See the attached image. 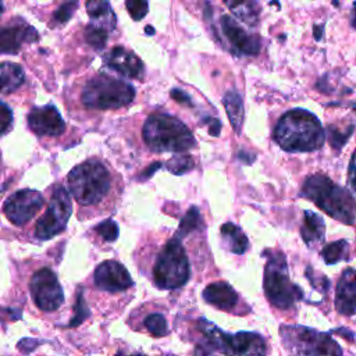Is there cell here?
<instances>
[{"instance_id": "cell-1", "label": "cell", "mask_w": 356, "mask_h": 356, "mask_svg": "<svg viewBox=\"0 0 356 356\" xmlns=\"http://www.w3.org/2000/svg\"><path fill=\"white\" fill-rule=\"evenodd\" d=\"M274 139L286 152H313L323 146L324 131L314 114L307 110L293 108L280 118Z\"/></svg>"}, {"instance_id": "cell-2", "label": "cell", "mask_w": 356, "mask_h": 356, "mask_svg": "<svg viewBox=\"0 0 356 356\" xmlns=\"http://www.w3.org/2000/svg\"><path fill=\"white\" fill-rule=\"evenodd\" d=\"M302 196L313 200L332 218L352 225L355 222V199L350 192L334 184L328 177L316 174L306 179Z\"/></svg>"}, {"instance_id": "cell-3", "label": "cell", "mask_w": 356, "mask_h": 356, "mask_svg": "<svg viewBox=\"0 0 356 356\" xmlns=\"http://www.w3.org/2000/svg\"><path fill=\"white\" fill-rule=\"evenodd\" d=\"M143 139L154 152H185L195 146L189 128L178 118L156 113L143 125Z\"/></svg>"}, {"instance_id": "cell-4", "label": "cell", "mask_w": 356, "mask_h": 356, "mask_svg": "<svg viewBox=\"0 0 356 356\" xmlns=\"http://www.w3.org/2000/svg\"><path fill=\"white\" fill-rule=\"evenodd\" d=\"M110 185V174L97 160H88L74 167L68 174V189L74 199L83 206L103 200Z\"/></svg>"}, {"instance_id": "cell-5", "label": "cell", "mask_w": 356, "mask_h": 356, "mask_svg": "<svg viewBox=\"0 0 356 356\" xmlns=\"http://www.w3.org/2000/svg\"><path fill=\"white\" fill-rule=\"evenodd\" d=\"M135 97V89L128 82L108 75L92 78L83 88L81 99L88 108L108 110L129 104Z\"/></svg>"}, {"instance_id": "cell-6", "label": "cell", "mask_w": 356, "mask_h": 356, "mask_svg": "<svg viewBox=\"0 0 356 356\" xmlns=\"http://www.w3.org/2000/svg\"><path fill=\"white\" fill-rule=\"evenodd\" d=\"M267 253L268 260L264 268L266 296L274 306L288 309L302 298V291L289 280L285 256L281 252L268 250Z\"/></svg>"}, {"instance_id": "cell-7", "label": "cell", "mask_w": 356, "mask_h": 356, "mask_svg": "<svg viewBox=\"0 0 356 356\" xmlns=\"http://www.w3.org/2000/svg\"><path fill=\"white\" fill-rule=\"evenodd\" d=\"M199 330L207 338L209 343L221 350L225 356H264L266 342L256 332L227 334L218 330L206 318L199 320Z\"/></svg>"}, {"instance_id": "cell-8", "label": "cell", "mask_w": 356, "mask_h": 356, "mask_svg": "<svg viewBox=\"0 0 356 356\" xmlns=\"http://www.w3.org/2000/svg\"><path fill=\"white\" fill-rule=\"evenodd\" d=\"M153 278L154 284L161 289H175L188 281L189 261L179 239L172 238L164 245L157 256Z\"/></svg>"}, {"instance_id": "cell-9", "label": "cell", "mask_w": 356, "mask_h": 356, "mask_svg": "<svg viewBox=\"0 0 356 356\" xmlns=\"http://www.w3.org/2000/svg\"><path fill=\"white\" fill-rule=\"evenodd\" d=\"M281 335L295 356H342L339 345L327 334L299 325H282Z\"/></svg>"}, {"instance_id": "cell-10", "label": "cell", "mask_w": 356, "mask_h": 356, "mask_svg": "<svg viewBox=\"0 0 356 356\" xmlns=\"http://www.w3.org/2000/svg\"><path fill=\"white\" fill-rule=\"evenodd\" d=\"M71 211H72V204H71V199L67 189H64L60 185L56 186L46 213L36 222V227H35L36 238L46 241L60 234L65 228L68 218L71 216Z\"/></svg>"}, {"instance_id": "cell-11", "label": "cell", "mask_w": 356, "mask_h": 356, "mask_svg": "<svg viewBox=\"0 0 356 356\" xmlns=\"http://www.w3.org/2000/svg\"><path fill=\"white\" fill-rule=\"evenodd\" d=\"M31 295L35 305L43 312L57 310L64 302V293L56 274L43 267L31 280Z\"/></svg>"}, {"instance_id": "cell-12", "label": "cell", "mask_w": 356, "mask_h": 356, "mask_svg": "<svg viewBox=\"0 0 356 356\" xmlns=\"http://www.w3.org/2000/svg\"><path fill=\"white\" fill-rule=\"evenodd\" d=\"M43 196L33 189H22L13 193L4 203L6 217L15 225H24L42 209Z\"/></svg>"}, {"instance_id": "cell-13", "label": "cell", "mask_w": 356, "mask_h": 356, "mask_svg": "<svg viewBox=\"0 0 356 356\" xmlns=\"http://www.w3.org/2000/svg\"><path fill=\"white\" fill-rule=\"evenodd\" d=\"M220 28L235 53L256 56L260 51V39L248 33L232 17L222 15L220 19Z\"/></svg>"}, {"instance_id": "cell-14", "label": "cell", "mask_w": 356, "mask_h": 356, "mask_svg": "<svg viewBox=\"0 0 356 356\" xmlns=\"http://www.w3.org/2000/svg\"><path fill=\"white\" fill-rule=\"evenodd\" d=\"M95 284L107 292H120L132 286V278L127 268L114 260L100 263L95 270Z\"/></svg>"}, {"instance_id": "cell-15", "label": "cell", "mask_w": 356, "mask_h": 356, "mask_svg": "<svg viewBox=\"0 0 356 356\" xmlns=\"http://www.w3.org/2000/svg\"><path fill=\"white\" fill-rule=\"evenodd\" d=\"M28 125L36 135L56 136L65 131V122L53 104L33 107L28 114Z\"/></svg>"}, {"instance_id": "cell-16", "label": "cell", "mask_w": 356, "mask_h": 356, "mask_svg": "<svg viewBox=\"0 0 356 356\" xmlns=\"http://www.w3.org/2000/svg\"><path fill=\"white\" fill-rule=\"evenodd\" d=\"M38 39L36 29L24 21L0 26V53L15 54L24 43L36 42Z\"/></svg>"}, {"instance_id": "cell-17", "label": "cell", "mask_w": 356, "mask_h": 356, "mask_svg": "<svg viewBox=\"0 0 356 356\" xmlns=\"http://www.w3.org/2000/svg\"><path fill=\"white\" fill-rule=\"evenodd\" d=\"M104 63L127 78H139L143 74L142 60L132 51L121 46H115L104 56Z\"/></svg>"}, {"instance_id": "cell-18", "label": "cell", "mask_w": 356, "mask_h": 356, "mask_svg": "<svg viewBox=\"0 0 356 356\" xmlns=\"http://www.w3.org/2000/svg\"><path fill=\"white\" fill-rule=\"evenodd\" d=\"M355 300H356V275L353 268H348L343 271L337 285V295H335L337 310L342 314L353 316Z\"/></svg>"}, {"instance_id": "cell-19", "label": "cell", "mask_w": 356, "mask_h": 356, "mask_svg": "<svg viewBox=\"0 0 356 356\" xmlns=\"http://www.w3.org/2000/svg\"><path fill=\"white\" fill-rule=\"evenodd\" d=\"M203 298L207 303L222 309L232 310L238 302L236 292L227 282H213L203 291Z\"/></svg>"}, {"instance_id": "cell-20", "label": "cell", "mask_w": 356, "mask_h": 356, "mask_svg": "<svg viewBox=\"0 0 356 356\" xmlns=\"http://www.w3.org/2000/svg\"><path fill=\"white\" fill-rule=\"evenodd\" d=\"M324 232L325 225L323 218L313 211H305L303 225L300 227V235L303 241L309 246H316L324 241Z\"/></svg>"}, {"instance_id": "cell-21", "label": "cell", "mask_w": 356, "mask_h": 356, "mask_svg": "<svg viewBox=\"0 0 356 356\" xmlns=\"http://www.w3.org/2000/svg\"><path fill=\"white\" fill-rule=\"evenodd\" d=\"M25 81L22 68L10 61H0V93L17 90Z\"/></svg>"}, {"instance_id": "cell-22", "label": "cell", "mask_w": 356, "mask_h": 356, "mask_svg": "<svg viewBox=\"0 0 356 356\" xmlns=\"http://www.w3.org/2000/svg\"><path fill=\"white\" fill-rule=\"evenodd\" d=\"M88 15L93 19V24L103 26L107 31H113L115 26V15L111 6L107 1H88Z\"/></svg>"}, {"instance_id": "cell-23", "label": "cell", "mask_w": 356, "mask_h": 356, "mask_svg": "<svg viewBox=\"0 0 356 356\" xmlns=\"http://www.w3.org/2000/svg\"><path fill=\"white\" fill-rule=\"evenodd\" d=\"M222 103L232 128L236 134H239L243 122V102L241 95L236 90H228L224 95Z\"/></svg>"}, {"instance_id": "cell-24", "label": "cell", "mask_w": 356, "mask_h": 356, "mask_svg": "<svg viewBox=\"0 0 356 356\" xmlns=\"http://www.w3.org/2000/svg\"><path fill=\"white\" fill-rule=\"evenodd\" d=\"M229 10L234 13V15L241 19L242 22L256 26L259 22V15H260V6L256 1L246 0V1H227L225 3Z\"/></svg>"}, {"instance_id": "cell-25", "label": "cell", "mask_w": 356, "mask_h": 356, "mask_svg": "<svg viewBox=\"0 0 356 356\" xmlns=\"http://www.w3.org/2000/svg\"><path fill=\"white\" fill-rule=\"evenodd\" d=\"M221 235L225 239V242L228 243V248L231 252H234L236 254H242L248 249V245H249L248 238L241 231V228H238L235 224H232V222L222 224Z\"/></svg>"}, {"instance_id": "cell-26", "label": "cell", "mask_w": 356, "mask_h": 356, "mask_svg": "<svg viewBox=\"0 0 356 356\" xmlns=\"http://www.w3.org/2000/svg\"><path fill=\"white\" fill-rule=\"evenodd\" d=\"M321 256L327 264L349 260V243L345 239L331 242L321 250Z\"/></svg>"}, {"instance_id": "cell-27", "label": "cell", "mask_w": 356, "mask_h": 356, "mask_svg": "<svg viewBox=\"0 0 356 356\" xmlns=\"http://www.w3.org/2000/svg\"><path fill=\"white\" fill-rule=\"evenodd\" d=\"M200 222H202V217H200V213L197 210L196 206H192L185 217L181 220V224L178 227V231H177V239H181L184 236H186L189 232H192L193 229L199 228L200 227Z\"/></svg>"}, {"instance_id": "cell-28", "label": "cell", "mask_w": 356, "mask_h": 356, "mask_svg": "<svg viewBox=\"0 0 356 356\" xmlns=\"http://www.w3.org/2000/svg\"><path fill=\"white\" fill-rule=\"evenodd\" d=\"M85 39L92 47L103 49L108 39V31L100 25L90 24L85 28Z\"/></svg>"}, {"instance_id": "cell-29", "label": "cell", "mask_w": 356, "mask_h": 356, "mask_svg": "<svg viewBox=\"0 0 356 356\" xmlns=\"http://www.w3.org/2000/svg\"><path fill=\"white\" fill-rule=\"evenodd\" d=\"M145 327L147 328V331L150 334H153L154 337H164L168 332V327H167V321L164 318L163 314L160 313H153L149 314L145 318Z\"/></svg>"}, {"instance_id": "cell-30", "label": "cell", "mask_w": 356, "mask_h": 356, "mask_svg": "<svg viewBox=\"0 0 356 356\" xmlns=\"http://www.w3.org/2000/svg\"><path fill=\"white\" fill-rule=\"evenodd\" d=\"M193 159L189 154H177L172 156L168 161H167V168L175 174V175H181L185 174L186 171L193 168Z\"/></svg>"}, {"instance_id": "cell-31", "label": "cell", "mask_w": 356, "mask_h": 356, "mask_svg": "<svg viewBox=\"0 0 356 356\" xmlns=\"http://www.w3.org/2000/svg\"><path fill=\"white\" fill-rule=\"evenodd\" d=\"M95 229L107 242H114L118 238V225L114 220H106L100 222Z\"/></svg>"}, {"instance_id": "cell-32", "label": "cell", "mask_w": 356, "mask_h": 356, "mask_svg": "<svg viewBox=\"0 0 356 356\" xmlns=\"http://www.w3.org/2000/svg\"><path fill=\"white\" fill-rule=\"evenodd\" d=\"M125 6L128 8L129 15L135 19L139 21L142 19L146 13H147V1H140V0H128L125 1Z\"/></svg>"}, {"instance_id": "cell-33", "label": "cell", "mask_w": 356, "mask_h": 356, "mask_svg": "<svg viewBox=\"0 0 356 356\" xmlns=\"http://www.w3.org/2000/svg\"><path fill=\"white\" fill-rule=\"evenodd\" d=\"M88 316H89V310H88V307H86V305H85V300H83V298H82V293L79 292V295H78V298H76V305H75V316H74V318L71 320L70 327H75V325L81 324Z\"/></svg>"}, {"instance_id": "cell-34", "label": "cell", "mask_w": 356, "mask_h": 356, "mask_svg": "<svg viewBox=\"0 0 356 356\" xmlns=\"http://www.w3.org/2000/svg\"><path fill=\"white\" fill-rule=\"evenodd\" d=\"M76 6H78V4H76L75 1H70V3L61 4V6L56 10V13H54V19H56L58 24L67 22V21L72 17V14H74Z\"/></svg>"}, {"instance_id": "cell-35", "label": "cell", "mask_w": 356, "mask_h": 356, "mask_svg": "<svg viewBox=\"0 0 356 356\" xmlns=\"http://www.w3.org/2000/svg\"><path fill=\"white\" fill-rule=\"evenodd\" d=\"M13 124V111L11 108L0 100V135L10 131Z\"/></svg>"}, {"instance_id": "cell-36", "label": "cell", "mask_w": 356, "mask_h": 356, "mask_svg": "<svg viewBox=\"0 0 356 356\" xmlns=\"http://www.w3.org/2000/svg\"><path fill=\"white\" fill-rule=\"evenodd\" d=\"M306 275H307L310 284H312L314 288H317L318 291H327V288H328V280H327L324 275L316 277V273H314V270H313L312 267H307Z\"/></svg>"}, {"instance_id": "cell-37", "label": "cell", "mask_w": 356, "mask_h": 356, "mask_svg": "<svg viewBox=\"0 0 356 356\" xmlns=\"http://www.w3.org/2000/svg\"><path fill=\"white\" fill-rule=\"evenodd\" d=\"M171 97H172L175 102H178V103H182V104H186V106L192 104V103H191V97H189L184 90H181V89H172V90H171Z\"/></svg>"}, {"instance_id": "cell-38", "label": "cell", "mask_w": 356, "mask_h": 356, "mask_svg": "<svg viewBox=\"0 0 356 356\" xmlns=\"http://www.w3.org/2000/svg\"><path fill=\"white\" fill-rule=\"evenodd\" d=\"M209 132H210V135H214V136H217L218 134H220V129H221V124H220V121L218 120H209Z\"/></svg>"}, {"instance_id": "cell-39", "label": "cell", "mask_w": 356, "mask_h": 356, "mask_svg": "<svg viewBox=\"0 0 356 356\" xmlns=\"http://www.w3.org/2000/svg\"><path fill=\"white\" fill-rule=\"evenodd\" d=\"M353 161H355V157L352 156V159H350V164H349V182H350L352 188H353V181H355V177H353V170H355Z\"/></svg>"}, {"instance_id": "cell-40", "label": "cell", "mask_w": 356, "mask_h": 356, "mask_svg": "<svg viewBox=\"0 0 356 356\" xmlns=\"http://www.w3.org/2000/svg\"><path fill=\"white\" fill-rule=\"evenodd\" d=\"M195 356H210V355H209V353H206L203 349H196Z\"/></svg>"}, {"instance_id": "cell-41", "label": "cell", "mask_w": 356, "mask_h": 356, "mask_svg": "<svg viewBox=\"0 0 356 356\" xmlns=\"http://www.w3.org/2000/svg\"><path fill=\"white\" fill-rule=\"evenodd\" d=\"M146 31H147V32H149V33H147V35H153V29H152V28H150V26H147V28H146Z\"/></svg>"}, {"instance_id": "cell-42", "label": "cell", "mask_w": 356, "mask_h": 356, "mask_svg": "<svg viewBox=\"0 0 356 356\" xmlns=\"http://www.w3.org/2000/svg\"><path fill=\"white\" fill-rule=\"evenodd\" d=\"M117 356H142V355H121V353H118Z\"/></svg>"}, {"instance_id": "cell-43", "label": "cell", "mask_w": 356, "mask_h": 356, "mask_svg": "<svg viewBox=\"0 0 356 356\" xmlns=\"http://www.w3.org/2000/svg\"><path fill=\"white\" fill-rule=\"evenodd\" d=\"M3 10H4V6H3V3L0 1V15H1V13H3Z\"/></svg>"}]
</instances>
